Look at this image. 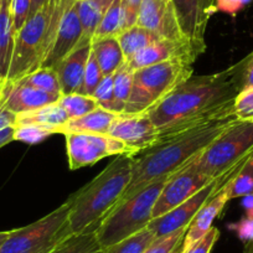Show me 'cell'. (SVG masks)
I'll return each instance as SVG.
<instances>
[{"mask_svg":"<svg viewBox=\"0 0 253 253\" xmlns=\"http://www.w3.org/2000/svg\"><path fill=\"white\" fill-rule=\"evenodd\" d=\"M52 134V130L34 124H21L14 126V140H19L30 145L39 144Z\"/></svg>","mask_w":253,"mask_h":253,"instance_id":"cell-35","label":"cell"},{"mask_svg":"<svg viewBox=\"0 0 253 253\" xmlns=\"http://www.w3.org/2000/svg\"><path fill=\"white\" fill-rule=\"evenodd\" d=\"M69 116L62 107L56 102V103L48 104L40 109H36L33 112H26L16 116L15 126L21 124H34V126H42L46 129L52 130L53 134H56L57 129L69 122Z\"/></svg>","mask_w":253,"mask_h":253,"instance_id":"cell-23","label":"cell"},{"mask_svg":"<svg viewBox=\"0 0 253 253\" xmlns=\"http://www.w3.org/2000/svg\"><path fill=\"white\" fill-rule=\"evenodd\" d=\"M0 84H1V81H0Z\"/></svg>","mask_w":253,"mask_h":253,"instance_id":"cell-54","label":"cell"},{"mask_svg":"<svg viewBox=\"0 0 253 253\" xmlns=\"http://www.w3.org/2000/svg\"><path fill=\"white\" fill-rule=\"evenodd\" d=\"M243 206L246 209V217H253V196H246Z\"/></svg>","mask_w":253,"mask_h":253,"instance_id":"cell-46","label":"cell"},{"mask_svg":"<svg viewBox=\"0 0 253 253\" xmlns=\"http://www.w3.org/2000/svg\"><path fill=\"white\" fill-rule=\"evenodd\" d=\"M91 50V45L77 46L71 53H69L55 66L62 94L79 92Z\"/></svg>","mask_w":253,"mask_h":253,"instance_id":"cell-19","label":"cell"},{"mask_svg":"<svg viewBox=\"0 0 253 253\" xmlns=\"http://www.w3.org/2000/svg\"><path fill=\"white\" fill-rule=\"evenodd\" d=\"M168 179L150 182L107 213L96 228L97 238L104 250L148 227L153 220V209Z\"/></svg>","mask_w":253,"mask_h":253,"instance_id":"cell-5","label":"cell"},{"mask_svg":"<svg viewBox=\"0 0 253 253\" xmlns=\"http://www.w3.org/2000/svg\"><path fill=\"white\" fill-rule=\"evenodd\" d=\"M10 4L6 0H3L0 8V81L3 84L8 77L15 43V30Z\"/></svg>","mask_w":253,"mask_h":253,"instance_id":"cell-21","label":"cell"},{"mask_svg":"<svg viewBox=\"0 0 253 253\" xmlns=\"http://www.w3.org/2000/svg\"><path fill=\"white\" fill-rule=\"evenodd\" d=\"M236 121L235 117L217 119L160 140L144 150L142 157L134 158L132 179L118 204L129 199L150 182L176 174L200 155Z\"/></svg>","mask_w":253,"mask_h":253,"instance_id":"cell-2","label":"cell"},{"mask_svg":"<svg viewBox=\"0 0 253 253\" xmlns=\"http://www.w3.org/2000/svg\"><path fill=\"white\" fill-rule=\"evenodd\" d=\"M155 238L157 237L154 233L147 227L140 232L106 248L104 253H144Z\"/></svg>","mask_w":253,"mask_h":253,"instance_id":"cell-32","label":"cell"},{"mask_svg":"<svg viewBox=\"0 0 253 253\" xmlns=\"http://www.w3.org/2000/svg\"><path fill=\"white\" fill-rule=\"evenodd\" d=\"M92 97L101 108L113 112V75L102 79Z\"/></svg>","mask_w":253,"mask_h":253,"instance_id":"cell-37","label":"cell"},{"mask_svg":"<svg viewBox=\"0 0 253 253\" xmlns=\"http://www.w3.org/2000/svg\"><path fill=\"white\" fill-rule=\"evenodd\" d=\"M108 135L119 139L135 153L144 152L159 142V130L147 113L128 116L119 114Z\"/></svg>","mask_w":253,"mask_h":253,"instance_id":"cell-13","label":"cell"},{"mask_svg":"<svg viewBox=\"0 0 253 253\" xmlns=\"http://www.w3.org/2000/svg\"><path fill=\"white\" fill-rule=\"evenodd\" d=\"M76 1H77V0H63V3H65V5H66V9L70 8L71 5H74Z\"/></svg>","mask_w":253,"mask_h":253,"instance_id":"cell-50","label":"cell"},{"mask_svg":"<svg viewBox=\"0 0 253 253\" xmlns=\"http://www.w3.org/2000/svg\"><path fill=\"white\" fill-rule=\"evenodd\" d=\"M218 237H220V231H218V228L212 226V228L196 245L190 248L186 253H211L213 246L217 242Z\"/></svg>","mask_w":253,"mask_h":253,"instance_id":"cell-39","label":"cell"},{"mask_svg":"<svg viewBox=\"0 0 253 253\" xmlns=\"http://www.w3.org/2000/svg\"><path fill=\"white\" fill-rule=\"evenodd\" d=\"M137 25L153 31L165 40H186L177 24L171 0H142Z\"/></svg>","mask_w":253,"mask_h":253,"instance_id":"cell-14","label":"cell"},{"mask_svg":"<svg viewBox=\"0 0 253 253\" xmlns=\"http://www.w3.org/2000/svg\"><path fill=\"white\" fill-rule=\"evenodd\" d=\"M66 10L63 0H46L15 34L14 52L5 84H14L42 66Z\"/></svg>","mask_w":253,"mask_h":253,"instance_id":"cell-4","label":"cell"},{"mask_svg":"<svg viewBox=\"0 0 253 253\" xmlns=\"http://www.w3.org/2000/svg\"><path fill=\"white\" fill-rule=\"evenodd\" d=\"M252 0H217V10L236 15L241 9L245 8Z\"/></svg>","mask_w":253,"mask_h":253,"instance_id":"cell-42","label":"cell"},{"mask_svg":"<svg viewBox=\"0 0 253 253\" xmlns=\"http://www.w3.org/2000/svg\"><path fill=\"white\" fill-rule=\"evenodd\" d=\"M204 51L196 47L189 41H172V40H162L152 43L144 50L138 52L137 55L129 61H126L128 67L132 71L143 69V67L152 66L155 63L164 62V61L175 60V58H182V60H190L195 62Z\"/></svg>","mask_w":253,"mask_h":253,"instance_id":"cell-15","label":"cell"},{"mask_svg":"<svg viewBox=\"0 0 253 253\" xmlns=\"http://www.w3.org/2000/svg\"><path fill=\"white\" fill-rule=\"evenodd\" d=\"M57 103L62 107L63 111L66 112L70 119L79 118V117L84 116V114L89 113V112L94 111L99 107L93 97L77 93V92L62 94Z\"/></svg>","mask_w":253,"mask_h":253,"instance_id":"cell-31","label":"cell"},{"mask_svg":"<svg viewBox=\"0 0 253 253\" xmlns=\"http://www.w3.org/2000/svg\"><path fill=\"white\" fill-rule=\"evenodd\" d=\"M243 253H253V240L248 241V242L245 243V250H243Z\"/></svg>","mask_w":253,"mask_h":253,"instance_id":"cell-48","label":"cell"},{"mask_svg":"<svg viewBox=\"0 0 253 253\" xmlns=\"http://www.w3.org/2000/svg\"><path fill=\"white\" fill-rule=\"evenodd\" d=\"M16 82L40 89L46 93L53 94V96H62L57 74H56L55 69H51V67H40Z\"/></svg>","mask_w":253,"mask_h":253,"instance_id":"cell-30","label":"cell"},{"mask_svg":"<svg viewBox=\"0 0 253 253\" xmlns=\"http://www.w3.org/2000/svg\"><path fill=\"white\" fill-rule=\"evenodd\" d=\"M228 201L230 200L227 198L225 186L201 208V210L196 213V216L193 218V221L190 222L189 227H187L181 253H186L190 248L196 245L212 228L213 221L222 212L223 208H225Z\"/></svg>","mask_w":253,"mask_h":253,"instance_id":"cell-18","label":"cell"},{"mask_svg":"<svg viewBox=\"0 0 253 253\" xmlns=\"http://www.w3.org/2000/svg\"><path fill=\"white\" fill-rule=\"evenodd\" d=\"M113 0H77V11L82 25V39L79 46L91 45L94 31Z\"/></svg>","mask_w":253,"mask_h":253,"instance_id":"cell-22","label":"cell"},{"mask_svg":"<svg viewBox=\"0 0 253 253\" xmlns=\"http://www.w3.org/2000/svg\"><path fill=\"white\" fill-rule=\"evenodd\" d=\"M117 40L121 45L126 61H129L130 58L134 57L138 52L144 50L145 47L162 40V38H159L153 31L135 24V25L124 29L117 36Z\"/></svg>","mask_w":253,"mask_h":253,"instance_id":"cell-25","label":"cell"},{"mask_svg":"<svg viewBox=\"0 0 253 253\" xmlns=\"http://www.w3.org/2000/svg\"><path fill=\"white\" fill-rule=\"evenodd\" d=\"M187 227H182L163 237H157L144 253H181Z\"/></svg>","mask_w":253,"mask_h":253,"instance_id":"cell-33","label":"cell"},{"mask_svg":"<svg viewBox=\"0 0 253 253\" xmlns=\"http://www.w3.org/2000/svg\"><path fill=\"white\" fill-rule=\"evenodd\" d=\"M133 72L124 62L113 74V113L123 114L133 84Z\"/></svg>","mask_w":253,"mask_h":253,"instance_id":"cell-28","label":"cell"},{"mask_svg":"<svg viewBox=\"0 0 253 253\" xmlns=\"http://www.w3.org/2000/svg\"><path fill=\"white\" fill-rule=\"evenodd\" d=\"M6 1H9V3H11V0H6Z\"/></svg>","mask_w":253,"mask_h":253,"instance_id":"cell-53","label":"cell"},{"mask_svg":"<svg viewBox=\"0 0 253 253\" xmlns=\"http://www.w3.org/2000/svg\"><path fill=\"white\" fill-rule=\"evenodd\" d=\"M46 0H31V9H30V15H34L38 10H40L42 8V5L45 4ZM29 19V18H28Z\"/></svg>","mask_w":253,"mask_h":253,"instance_id":"cell-47","label":"cell"},{"mask_svg":"<svg viewBox=\"0 0 253 253\" xmlns=\"http://www.w3.org/2000/svg\"><path fill=\"white\" fill-rule=\"evenodd\" d=\"M124 29H126V19L123 0H113V3L97 26L92 41L106 38H117Z\"/></svg>","mask_w":253,"mask_h":253,"instance_id":"cell-26","label":"cell"},{"mask_svg":"<svg viewBox=\"0 0 253 253\" xmlns=\"http://www.w3.org/2000/svg\"><path fill=\"white\" fill-rule=\"evenodd\" d=\"M240 92L238 61L216 74L191 76L147 114L159 130L160 142L203 124L233 117V103Z\"/></svg>","mask_w":253,"mask_h":253,"instance_id":"cell-1","label":"cell"},{"mask_svg":"<svg viewBox=\"0 0 253 253\" xmlns=\"http://www.w3.org/2000/svg\"><path fill=\"white\" fill-rule=\"evenodd\" d=\"M228 200L253 196V153L240 171L226 185Z\"/></svg>","mask_w":253,"mask_h":253,"instance_id":"cell-29","label":"cell"},{"mask_svg":"<svg viewBox=\"0 0 253 253\" xmlns=\"http://www.w3.org/2000/svg\"><path fill=\"white\" fill-rule=\"evenodd\" d=\"M123 3L124 8H126V28H129V26H133L137 24L138 13H139L142 0H123Z\"/></svg>","mask_w":253,"mask_h":253,"instance_id":"cell-43","label":"cell"},{"mask_svg":"<svg viewBox=\"0 0 253 253\" xmlns=\"http://www.w3.org/2000/svg\"><path fill=\"white\" fill-rule=\"evenodd\" d=\"M119 114L109 112L107 109L96 108L94 111L79 117V118L69 119L65 126L57 129L58 134L67 133H96V134H108L113 122L118 118Z\"/></svg>","mask_w":253,"mask_h":253,"instance_id":"cell-20","label":"cell"},{"mask_svg":"<svg viewBox=\"0 0 253 253\" xmlns=\"http://www.w3.org/2000/svg\"><path fill=\"white\" fill-rule=\"evenodd\" d=\"M10 231H0V247L3 246V243L5 242V240L8 238Z\"/></svg>","mask_w":253,"mask_h":253,"instance_id":"cell-49","label":"cell"},{"mask_svg":"<svg viewBox=\"0 0 253 253\" xmlns=\"http://www.w3.org/2000/svg\"><path fill=\"white\" fill-rule=\"evenodd\" d=\"M253 153V123L236 121L193 162L209 177L221 176Z\"/></svg>","mask_w":253,"mask_h":253,"instance_id":"cell-8","label":"cell"},{"mask_svg":"<svg viewBox=\"0 0 253 253\" xmlns=\"http://www.w3.org/2000/svg\"><path fill=\"white\" fill-rule=\"evenodd\" d=\"M193 162L179 170L176 174L170 176L165 182L153 209V218L160 217L169 211L174 210L187 199L195 195L199 190L206 186L209 182L212 181V177H209L198 171L194 168Z\"/></svg>","mask_w":253,"mask_h":253,"instance_id":"cell-11","label":"cell"},{"mask_svg":"<svg viewBox=\"0 0 253 253\" xmlns=\"http://www.w3.org/2000/svg\"><path fill=\"white\" fill-rule=\"evenodd\" d=\"M241 91L253 87V51L240 61Z\"/></svg>","mask_w":253,"mask_h":253,"instance_id":"cell-40","label":"cell"},{"mask_svg":"<svg viewBox=\"0 0 253 253\" xmlns=\"http://www.w3.org/2000/svg\"><path fill=\"white\" fill-rule=\"evenodd\" d=\"M232 114L237 121L253 123V87L238 93L233 103Z\"/></svg>","mask_w":253,"mask_h":253,"instance_id":"cell-36","label":"cell"},{"mask_svg":"<svg viewBox=\"0 0 253 253\" xmlns=\"http://www.w3.org/2000/svg\"><path fill=\"white\" fill-rule=\"evenodd\" d=\"M1 89H3V84H0V94H1Z\"/></svg>","mask_w":253,"mask_h":253,"instance_id":"cell-51","label":"cell"},{"mask_svg":"<svg viewBox=\"0 0 253 253\" xmlns=\"http://www.w3.org/2000/svg\"><path fill=\"white\" fill-rule=\"evenodd\" d=\"M102 79H103V74H102L101 67H99L98 62H97L96 56L93 55V52L91 50V55H89L88 61H87L86 70H84L82 84L77 93L86 94V96H93L94 91L98 87Z\"/></svg>","mask_w":253,"mask_h":253,"instance_id":"cell-34","label":"cell"},{"mask_svg":"<svg viewBox=\"0 0 253 253\" xmlns=\"http://www.w3.org/2000/svg\"><path fill=\"white\" fill-rule=\"evenodd\" d=\"M14 140V126H9V128H4L0 130V148H3L4 145L9 144Z\"/></svg>","mask_w":253,"mask_h":253,"instance_id":"cell-45","label":"cell"},{"mask_svg":"<svg viewBox=\"0 0 253 253\" xmlns=\"http://www.w3.org/2000/svg\"><path fill=\"white\" fill-rule=\"evenodd\" d=\"M70 211L71 204L67 200L40 220L11 230L0 253H51L72 235Z\"/></svg>","mask_w":253,"mask_h":253,"instance_id":"cell-7","label":"cell"},{"mask_svg":"<svg viewBox=\"0 0 253 253\" xmlns=\"http://www.w3.org/2000/svg\"><path fill=\"white\" fill-rule=\"evenodd\" d=\"M82 39V25L80 20L79 11H77V1L67 8L61 18L60 26H58L57 35H56L55 42L48 52L47 57L43 61L41 67L55 66L61 60L71 53L77 46L80 45Z\"/></svg>","mask_w":253,"mask_h":253,"instance_id":"cell-16","label":"cell"},{"mask_svg":"<svg viewBox=\"0 0 253 253\" xmlns=\"http://www.w3.org/2000/svg\"><path fill=\"white\" fill-rule=\"evenodd\" d=\"M97 226L80 233H72L51 253H104L96 235Z\"/></svg>","mask_w":253,"mask_h":253,"instance_id":"cell-27","label":"cell"},{"mask_svg":"<svg viewBox=\"0 0 253 253\" xmlns=\"http://www.w3.org/2000/svg\"><path fill=\"white\" fill-rule=\"evenodd\" d=\"M177 24L187 41L204 52L205 34L211 16L217 13V0H171Z\"/></svg>","mask_w":253,"mask_h":253,"instance_id":"cell-12","label":"cell"},{"mask_svg":"<svg viewBox=\"0 0 253 253\" xmlns=\"http://www.w3.org/2000/svg\"><path fill=\"white\" fill-rule=\"evenodd\" d=\"M230 228L235 231L240 240H242L245 243L253 240V217L245 216L240 222L230 225Z\"/></svg>","mask_w":253,"mask_h":253,"instance_id":"cell-41","label":"cell"},{"mask_svg":"<svg viewBox=\"0 0 253 253\" xmlns=\"http://www.w3.org/2000/svg\"><path fill=\"white\" fill-rule=\"evenodd\" d=\"M91 48L101 67L103 77L113 75L126 62L123 51L117 38H106L92 41Z\"/></svg>","mask_w":253,"mask_h":253,"instance_id":"cell-24","label":"cell"},{"mask_svg":"<svg viewBox=\"0 0 253 253\" xmlns=\"http://www.w3.org/2000/svg\"><path fill=\"white\" fill-rule=\"evenodd\" d=\"M248 158H246L242 162L238 163L237 165H235L227 172H225L223 175H221V176L216 177L212 181L209 182L206 186L199 190L195 195L187 199L186 201H184L181 205L175 208L174 210L169 211V212L160 216V217L153 218L149 222V225H148V228L154 233L155 237H163V236H167L169 233L175 232V231L180 230V228L187 227L190 225V222L193 221V218L196 216V213L201 210V208L209 200H211L220 190H222L227 185V182L240 171V169L245 165Z\"/></svg>","mask_w":253,"mask_h":253,"instance_id":"cell-9","label":"cell"},{"mask_svg":"<svg viewBox=\"0 0 253 253\" xmlns=\"http://www.w3.org/2000/svg\"><path fill=\"white\" fill-rule=\"evenodd\" d=\"M66 152L69 158V167L71 170L91 167L107 157L130 155L137 153L126 147L119 139L108 134L96 133H67Z\"/></svg>","mask_w":253,"mask_h":253,"instance_id":"cell-10","label":"cell"},{"mask_svg":"<svg viewBox=\"0 0 253 253\" xmlns=\"http://www.w3.org/2000/svg\"><path fill=\"white\" fill-rule=\"evenodd\" d=\"M1 3H3V0H0V8H1Z\"/></svg>","mask_w":253,"mask_h":253,"instance_id":"cell-52","label":"cell"},{"mask_svg":"<svg viewBox=\"0 0 253 253\" xmlns=\"http://www.w3.org/2000/svg\"><path fill=\"white\" fill-rule=\"evenodd\" d=\"M11 16H13V25L15 34L23 28L24 24L30 15L31 0H11L10 4Z\"/></svg>","mask_w":253,"mask_h":253,"instance_id":"cell-38","label":"cell"},{"mask_svg":"<svg viewBox=\"0 0 253 253\" xmlns=\"http://www.w3.org/2000/svg\"><path fill=\"white\" fill-rule=\"evenodd\" d=\"M194 62L175 58L133 72V84L123 114L148 113L177 86L193 76Z\"/></svg>","mask_w":253,"mask_h":253,"instance_id":"cell-6","label":"cell"},{"mask_svg":"<svg viewBox=\"0 0 253 253\" xmlns=\"http://www.w3.org/2000/svg\"><path fill=\"white\" fill-rule=\"evenodd\" d=\"M16 123V114L13 112L8 111L0 104V130L9 126H15Z\"/></svg>","mask_w":253,"mask_h":253,"instance_id":"cell-44","label":"cell"},{"mask_svg":"<svg viewBox=\"0 0 253 253\" xmlns=\"http://www.w3.org/2000/svg\"><path fill=\"white\" fill-rule=\"evenodd\" d=\"M58 99V96L46 93L20 82L3 84L0 94V104L16 116L56 103Z\"/></svg>","mask_w":253,"mask_h":253,"instance_id":"cell-17","label":"cell"},{"mask_svg":"<svg viewBox=\"0 0 253 253\" xmlns=\"http://www.w3.org/2000/svg\"><path fill=\"white\" fill-rule=\"evenodd\" d=\"M133 163L134 157L119 155L92 181L69 199L72 233L84 232L98 226L118 204L132 179Z\"/></svg>","mask_w":253,"mask_h":253,"instance_id":"cell-3","label":"cell"}]
</instances>
